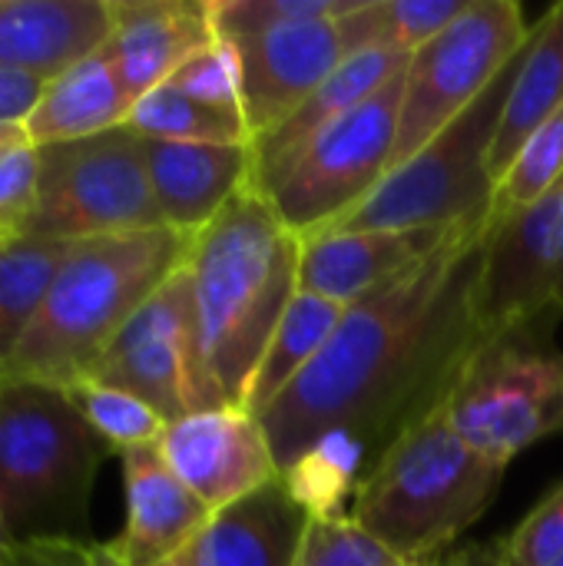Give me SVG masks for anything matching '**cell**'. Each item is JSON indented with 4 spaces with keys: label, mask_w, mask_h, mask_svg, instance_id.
I'll list each match as a JSON object with an SVG mask.
<instances>
[{
    "label": "cell",
    "mask_w": 563,
    "mask_h": 566,
    "mask_svg": "<svg viewBox=\"0 0 563 566\" xmlns=\"http://www.w3.org/2000/svg\"><path fill=\"white\" fill-rule=\"evenodd\" d=\"M93 566H123V564L113 557V551H110L106 544H96V547H93Z\"/></svg>",
    "instance_id": "obj_40"
},
{
    "label": "cell",
    "mask_w": 563,
    "mask_h": 566,
    "mask_svg": "<svg viewBox=\"0 0 563 566\" xmlns=\"http://www.w3.org/2000/svg\"><path fill=\"white\" fill-rule=\"evenodd\" d=\"M309 524L312 507L279 474L216 511L179 560L186 566H299Z\"/></svg>",
    "instance_id": "obj_18"
},
{
    "label": "cell",
    "mask_w": 563,
    "mask_h": 566,
    "mask_svg": "<svg viewBox=\"0 0 563 566\" xmlns=\"http://www.w3.org/2000/svg\"><path fill=\"white\" fill-rule=\"evenodd\" d=\"M27 133H23V126H0V153H7L13 143H20Z\"/></svg>",
    "instance_id": "obj_39"
},
{
    "label": "cell",
    "mask_w": 563,
    "mask_h": 566,
    "mask_svg": "<svg viewBox=\"0 0 563 566\" xmlns=\"http://www.w3.org/2000/svg\"><path fill=\"white\" fill-rule=\"evenodd\" d=\"M362 3L365 0H209V13L219 40H239L295 23L342 20Z\"/></svg>",
    "instance_id": "obj_29"
},
{
    "label": "cell",
    "mask_w": 563,
    "mask_h": 566,
    "mask_svg": "<svg viewBox=\"0 0 563 566\" xmlns=\"http://www.w3.org/2000/svg\"><path fill=\"white\" fill-rule=\"evenodd\" d=\"M563 242V179L538 202L494 212L478 275V318L484 335L561 315L554 282Z\"/></svg>",
    "instance_id": "obj_12"
},
{
    "label": "cell",
    "mask_w": 563,
    "mask_h": 566,
    "mask_svg": "<svg viewBox=\"0 0 563 566\" xmlns=\"http://www.w3.org/2000/svg\"><path fill=\"white\" fill-rule=\"evenodd\" d=\"M504 471L471 451L445 411H435L368 468L352 494V521L392 557L438 566L488 514Z\"/></svg>",
    "instance_id": "obj_4"
},
{
    "label": "cell",
    "mask_w": 563,
    "mask_h": 566,
    "mask_svg": "<svg viewBox=\"0 0 563 566\" xmlns=\"http://www.w3.org/2000/svg\"><path fill=\"white\" fill-rule=\"evenodd\" d=\"M408 66V53L402 50H358L345 56L335 73L275 129L252 139V189L269 196L272 186L285 176L295 156L322 136L332 123L352 113L358 103L375 96Z\"/></svg>",
    "instance_id": "obj_21"
},
{
    "label": "cell",
    "mask_w": 563,
    "mask_h": 566,
    "mask_svg": "<svg viewBox=\"0 0 563 566\" xmlns=\"http://www.w3.org/2000/svg\"><path fill=\"white\" fill-rule=\"evenodd\" d=\"M156 448L212 514L279 478L269 434L246 408L192 411L166 424Z\"/></svg>",
    "instance_id": "obj_14"
},
{
    "label": "cell",
    "mask_w": 563,
    "mask_h": 566,
    "mask_svg": "<svg viewBox=\"0 0 563 566\" xmlns=\"http://www.w3.org/2000/svg\"><path fill=\"white\" fill-rule=\"evenodd\" d=\"M136 99L129 96L106 46L83 56L60 76L43 83L23 133L33 146L86 139L116 126H126Z\"/></svg>",
    "instance_id": "obj_22"
},
{
    "label": "cell",
    "mask_w": 563,
    "mask_h": 566,
    "mask_svg": "<svg viewBox=\"0 0 563 566\" xmlns=\"http://www.w3.org/2000/svg\"><path fill=\"white\" fill-rule=\"evenodd\" d=\"M192 235L169 226L70 242L3 378L83 381L116 332L186 265Z\"/></svg>",
    "instance_id": "obj_3"
},
{
    "label": "cell",
    "mask_w": 563,
    "mask_h": 566,
    "mask_svg": "<svg viewBox=\"0 0 563 566\" xmlns=\"http://www.w3.org/2000/svg\"><path fill=\"white\" fill-rule=\"evenodd\" d=\"M438 566H501V564H498V557H494V547H491V551L471 547V551H465V554H458V557H451V560H441Z\"/></svg>",
    "instance_id": "obj_37"
},
{
    "label": "cell",
    "mask_w": 563,
    "mask_h": 566,
    "mask_svg": "<svg viewBox=\"0 0 563 566\" xmlns=\"http://www.w3.org/2000/svg\"><path fill=\"white\" fill-rule=\"evenodd\" d=\"M13 554H17V544L10 541V534H7V527L0 521V566L13 564Z\"/></svg>",
    "instance_id": "obj_38"
},
{
    "label": "cell",
    "mask_w": 563,
    "mask_h": 566,
    "mask_svg": "<svg viewBox=\"0 0 563 566\" xmlns=\"http://www.w3.org/2000/svg\"><path fill=\"white\" fill-rule=\"evenodd\" d=\"M557 315L484 338L445 401L458 438L498 468L563 431V355L551 345Z\"/></svg>",
    "instance_id": "obj_7"
},
{
    "label": "cell",
    "mask_w": 563,
    "mask_h": 566,
    "mask_svg": "<svg viewBox=\"0 0 563 566\" xmlns=\"http://www.w3.org/2000/svg\"><path fill=\"white\" fill-rule=\"evenodd\" d=\"M126 484V527L106 547L123 566L176 560L209 524L212 511L169 471L156 444L119 454Z\"/></svg>",
    "instance_id": "obj_16"
},
{
    "label": "cell",
    "mask_w": 563,
    "mask_h": 566,
    "mask_svg": "<svg viewBox=\"0 0 563 566\" xmlns=\"http://www.w3.org/2000/svg\"><path fill=\"white\" fill-rule=\"evenodd\" d=\"M491 219L352 305L319 361L259 415L279 474L312 514H342L335 504L408 428L445 408L484 345L475 295Z\"/></svg>",
    "instance_id": "obj_1"
},
{
    "label": "cell",
    "mask_w": 563,
    "mask_h": 566,
    "mask_svg": "<svg viewBox=\"0 0 563 566\" xmlns=\"http://www.w3.org/2000/svg\"><path fill=\"white\" fill-rule=\"evenodd\" d=\"M392 566H425V564H408V560H395Z\"/></svg>",
    "instance_id": "obj_42"
},
{
    "label": "cell",
    "mask_w": 563,
    "mask_h": 566,
    "mask_svg": "<svg viewBox=\"0 0 563 566\" xmlns=\"http://www.w3.org/2000/svg\"><path fill=\"white\" fill-rule=\"evenodd\" d=\"M395 560L352 514H312L299 566H392Z\"/></svg>",
    "instance_id": "obj_31"
},
{
    "label": "cell",
    "mask_w": 563,
    "mask_h": 566,
    "mask_svg": "<svg viewBox=\"0 0 563 566\" xmlns=\"http://www.w3.org/2000/svg\"><path fill=\"white\" fill-rule=\"evenodd\" d=\"M402 73L315 136L265 196L295 235L342 222L392 172Z\"/></svg>",
    "instance_id": "obj_10"
},
{
    "label": "cell",
    "mask_w": 563,
    "mask_h": 566,
    "mask_svg": "<svg viewBox=\"0 0 563 566\" xmlns=\"http://www.w3.org/2000/svg\"><path fill=\"white\" fill-rule=\"evenodd\" d=\"M471 0H365L338 20L345 53L358 50H402L418 53L441 30H448Z\"/></svg>",
    "instance_id": "obj_25"
},
{
    "label": "cell",
    "mask_w": 563,
    "mask_h": 566,
    "mask_svg": "<svg viewBox=\"0 0 563 566\" xmlns=\"http://www.w3.org/2000/svg\"><path fill=\"white\" fill-rule=\"evenodd\" d=\"M110 448L63 388L0 378V521L23 544H93L90 494Z\"/></svg>",
    "instance_id": "obj_5"
},
{
    "label": "cell",
    "mask_w": 563,
    "mask_h": 566,
    "mask_svg": "<svg viewBox=\"0 0 563 566\" xmlns=\"http://www.w3.org/2000/svg\"><path fill=\"white\" fill-rule=\"evenodd\" d=\"M126 126L143 139H173V143H252L249 126L239 109L212 106L192 99L169 83L149 90L136 99Z\"/></svg>",
    "instance_id": "obj_27"
},
{
    "label": "cell",
    "mask_w": 563,
    "mask_h": 566,
    "mask_svg": "<svg viewBox=\"0 0 563 566\" xmlns=\"http://www.w3.org/2000/svg\"><path fill=\"white\" fill-rule=\"evenodd\" d=\"M163 566H186V564H183V560L176 557V560H169V564H163Z\"/></svg>",
    "instance_id": "obj_43"
},
{
    "label": "cell",
    "mask_w": 563,
    "mask_h": 566,
    "mask_svg": "<svg viewBox=\"0 0 563 566\" xmlns=\"http://www.w3.org/2000/svg\"><path fill=\"white\" fill-rule=\"evenodd\" d=\"M40 189L27 239L80 242L159 229L143 136L116 126L86 139L37 146Z\"/></svg>",
    "instance_id": "obj_8"
},
{
    "label": "cell",
    "mask_w": 563,
    "mask_h": 566,
    "mask_svg": "<svg viewBox=\"0 0 563 566\" xmlns=\"http://www.w3.org/2000/svg\"><path fill=\"white\" fill-rule=\"evenodd\" d=\"M528 50V46H524ZM524 50L481 93V99L441 129L408 163L392 169L382 186L342 222L319 232H408V229H455L488 222L494 216L491 146L498 123L521 70Z\"/></svg>",
    "instance_id": "obj_6"
},
{
    "label": "cell",
    "mask_w": 563,
    "mask_h": 566,
    "mask_svg": "<svg viewBox=\"0 0 563 566\" xmlns=\"http://www.w3.org/2000/svg\"><path fill=\"white\" fill-rule=\"evenodd\" d=\"M521 3L471 0L468 10L428 46L408 56L402 73V109L392 169L425 149L441 129L465 116L531 40Z\"/></svg>",
    "instance_id": "obj_9"
},
{
    "label": "cell",
    "mask_w": 563,
    "mask_h": 566,
    "mask_svg": "<svg viewBox=\"0 0 563 566\" xmlns=\"http://www.w3.org/2000/svg\"><path fill=\"white\" fill-rule=\"evenodd\" d=\"M501 566H551L563 557V484L548 494L511 537L494 544Z\"/></svg>",
    "instance_id": "obj_33"
},
{
    "label": "cell",
    "mask_w": 563,
    "mask_h": 566,
    "mask_svg": "<svg viewBox=\"0 0 563 566\" xmlns=\"http://www.w3.org/2000/svg\"><path fill=\"white\" fill-rule=\"evenodd\" d=\"M222 43L236 63L239 109L252 139L289 119L348 56L338 20L295 23Z\"/></svg>",
    "instance_id": "obj_13"
},
{
    "label": "cell",
    "mask_w": 563,
    "mask_h": 566,
    "mask_svg": "<svg viewBox=\"0 0 563 566\" xmlns=\"http://www.w3.org/2000/svg\"><path fill=\"white\" fill-rule=\"evenodd\" d=\"M110 7L106 50L133 99L163 86L186 60L219 40L209 0H110Z\"/></svg>",
    "instance_id": "obj_19"
},
{
    "label": "cell",
    "mask_w": 563,
    "mask_h": 566,
    "mask_svg": "<svg viewBox=\"0 0 563 566\" xmlns=\"http://www.w3.org/2000/svg\"><path fill=\"white\" fill-rule=\"evenodd\" d=\"M96 544H23L10 566H93Z\"/></svg>",
    "instance_id": "obj_36"
},
{
    "label": "cell",
    "mask_w": 563,
    "mask_h": 566,
    "mask_svg": "<svg viewBox=\"0 0 563 566\" xmlns=\"http://www.w3.org/2000/svg\"><path fill=\"white\" fill-rule=\"evenodd\" d=\"M63 391L76 405L83 421L93 428V434L110 448V454L156 444L159 434L166 431V421L146 401H139L119 388L83 378V381L66 385Z\"/></svg>",
    "instance_id": "obj_28"
},
{
    "label": "cell",
    "mask_w": 563,
    "mask_h": 566,
    "mask_svg": "<svg viewBox=\"0 0 563 566\" xmlns=\"http://www.w3.org/2000/svg\"><path fill=\"white\" fill-rule=\"evenodd\" d=\"M345 312L348 308L338 302L299 292L289 302L282 322L275 325V332L262 352V361L256 368V378H252V388H249L242 408L256 418L265 408H272L319 361V355L338 332Z\"/></svg>",
    "instance_id": "obj_24"
},
{
    "label": "cell",
    "mask_w": 563,
    "mask_h": 566,
    "mask_svg": "<svg viewBox=\"0 0 563 566\" xmlns=\"http://www.w3.org/2000/svg\"><path fill=\"white\" fill-rule=\"evenodd\" d=\"M302 235L246 186L199 235L186 272L196 305L202 411L242 408L262 352L299 295Z\"/></svg>",
    "instance_id": "obj_2"
},
{
    "label": "cell",
    "mask_w": 563,
    "mask_h": 566,
    "mask_svg": "<svg viewBox=\"0 0 563 566\" xmlns=\"http://www.w3.org/2000/svg\"><path fill=\"white\" fill-rule=\"evenodd\" d=\"M563 179V106L534 129L494 189V212H514L548 196Z\"/></svg>",
    "instance_id": "obj_30"
},
{
    "label": "cell",
    "mask_w": 563,
    "mask_h": 566,
    "mask_svg": "<svg viewBox=\"0 0 563 566\" xmlns=\"http://www.w3.org/2000/svg\"><path fill=\"white\" fill-rule=\"evenodd\" d=\"M43 93V80L0 70V126H23Z\"/></svg>",
    "instance_id": "obj_35"
},
{
    "label": "cell",
    "mask_w": 563,
    "mask_h": 566,
    "mask_svg": "<svg viewBox=\"0 0 563 566\" xmlns=\"http://www.w3.org/2000/svg\"><path fill=\"white\" fill-rule=\"evenodd\" d=\"M143 156L163 226L183 235H199L252 182V143L143 139Z\"/></svg>",
    "instance_id": "obj_17"
},
{
    "label": "cell",
    "mask_w": 563,
    "mask_h": 566,
    "mask_svg": "<svg viewBox=\"0 0 563 566\" xmlns=\"http://www.w3.org/2000/svg\"><path fill=\"white\" fill-rule=\"evenodd\" d=\"M173 90L212 103V106H226V109H239V80H236V63L232 53L222 40H216L212 46L199 50L192 60H186L169 80ZM242 113V109H239Z\"/></svg>",
    "instance_id": "obj_34"
},
{
    "label": "cell",
    "mask_w": 563,
    "mask_h": 566,
    "mask_svg": "<svg viewBox=\"0 0 563 566\" xmlns=\"http://www.w3.org/2000/svg\"><path fill=\"white\" fill-rule=\"evenodd\" d=\"M478 226V222H471ZM461 229H408V232H312L302 235L299 292L322 295L345 308L368 302L411 272H418Z\"/></svg>",
    "instance_id": "obj_15"
},
{
    "label": "cell",
    "mask_w": 563,
    "mask_h": 566,
    "mask_svg": "<svg viewBox=\"0 0 563 566\" xmlns=\"http://www.w3.org/2000/svg\"><path fill=\"white\" fill-rule=\"evenodd\" d=\"M86 378L146 401L166 424L206 408L186 265L116 332Z\"/></svg>",
    "instance_id": "obj_11"
},
{
    "label": "cell",
    "mask_w": 563,
    "mask_h": 566,
    "mask_svg": "<svg viewBox=\"0 0 563 566\" xmlns=\"http://www.w3.org/2000/svg\"><path fill=\"white\" fill-rule=\"evenodd\" d=\"M40 189V153L23 136L0 153V249L27 239Z\"/></svg>",
    "instance_id": "obj_32"
},
{
    "label": "cell",
    "mask_w": 563,
    "mask_h": 566,
    "mask_svg": "<svg viewBox=\"0 0 563 566\" xmlns=\"http://www.w3.org/2000/svg\"><path fill=\"white\" fill-rule=\"evenodd\" d=\"M110 0H0V70L53 80L106 46Z\"/></svg>",
    "instance_id": "obj_20"
},
{
    "label": "cell",
    "mask_w": 563,
    "mask_h": 566,
    "mask_svg": "<svg viewBox=\"0 0 563 566\" xmlns=\"http://www.w3.org/2000/svg\"><path fill=\"white\" fill-rule=\"evenodd\" d=\"M70 242L23 239L0 249V378L23 342Z\"/></svg>",
    "instance_id": "obj_26"
},
{
    "label": "cell",
    "mask_w": 563,
    "mask_h": 566,
    "mask_svg": "<svg viewBox=\"0 0 563 566\" xmlns=\"http://www.w3.org/2000/svg\"><path fill=\"white\" fill-rule=\"evenodd\" d=\"M563 106V3H554L538 27L531 30L521 70L508 93L498 136L491 146V176L494 186L504 179L508 166L521 153V146L534 136L541 123H548Z\"/></svg>",
    "instance_id": "obj_23"
},
{
    "label": "cell",
    "mask_w": 563,
    "mask_h": 566,
    "mask_svg": "<svg viewBox=\"0 0 563 566\" xmlns=\"http://www.w3.org/2000/svg\"><path fill=\"white\" fill-rule=\"evenodd\" d=\"M554 308L563 315V242H561V265H557V282H554Z\"/></svg>",
    "instance_id": "obj_41"
}]
</instances>
